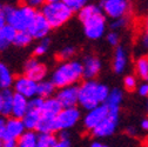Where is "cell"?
I'll list each match as a JSON object with an SVG mask.
<instances>
[{"instance_id":"cell-27","label":"cell","mask_w":148,"mask_h":147,"mask_svg":"<svg viewBox=\"0 0 148 147\" xmlns=\"http://www.w3.org/2000/svg\"><path fill=\"white\" fill-rule=\"evenodd\" d=\"M57 141L58 137H55L54 133H39L36 147H54Z\"/></svg>"},{"instance_id":"cell-44","label":"cell","mask_w":148,"mask_h":147,"mask_svg":"<svg viewBox=\"0 0 148 147\" xmlns=\"http://www.w3.org/2000/svg\"><path fill=\"white\" fill-rule=\"evenodd\" d=\"M127 132L131 134V135H134V134H136V132H135V130H134V127H128L127 128Z\"/></svg>"},{"instance_id":"cell-5","label":"cell","mask_w":148,"mask_h":147,"mask_svg":"<svg viewBox=\"0 0 148 147\" xmlns=\"http://www.w3.org/2000/svg\"><path fill=\"white\" fill-rule=\"evenodd\" d=\"M73 12L74 11L69 8L65 3H62L61 0L46 3L41 8V13L47 19L52 28H59L65 25L72 18Z\"/></svg>"},{"instance_id":"cell-15","label":"cell","mask_w":148,"mask_h":147,"mask_svg":"<svg viewBox=\"0 0 148 147\" xmlns=\"http://www.w3.org/2000/svg\"><path fill=\"white\" fill-rule=\"evenodd\" d=\"M82 66H84V79L89 80V79H95L99 76V73L101 72L102 64L98 57L87 56L84 58Z\"/></svg>"},{"instance_id":"cell-16","label":"cell","mask_w":148,"mask_h":147,"mask_svg":"<svg viewBox=\"0 0 148 147\" xmlns=\"http://www.w3.org/2000/svg\"><path fill=\"white\" fill-rule=\"evenodd\" d=\"M62 105L57 99V97H49L44 99V104L41 107V117L47 119H55L57 115L61 112Z\"/></svg>"},{"instance_id":"cell-39","label":"cell","mask_w":148,"mask_h":147,"mask_svg":"<svg viewBox=\"0 0 148 147\" xmlns=\"http://www.w3.org/2000/svg\"><path fill=\"white\" fill-rule=\"evenodd\" d=\"M3 147H16V140H5Z\"/></svg>"},{"instance_id":"cell-12","label":"cell","mask_w":148,"mask_h":147,"mask_svg":"<svg viewBox=\"0 0 148 147\" xmlns=\"http://www.w3.org/2000/svg\"><path fill=\"white\" fill-rule=\"evenodd\" d=\"M25 131H26V127H25L23 119L8 117V119H6V124H5L4 132L1 134V139L4 141L5 140H18V138Z\"/></svg>"},{"instance_id":"cell-32","label":"cell","mask_w":148,"mask_h":147,"mask_svg":"<svg viewBox=\"0 0 148 147\" xmlns=\"http://www.w3.org/2000/svg\"><path fill=\"white\" fill-rule=\"evenodd\" d=\"M61 1L65 3L73 11H78L79 12L84 6H86L88 4L89 0H61Z\"/></svg>"},{"instance_id":"cell-49","label":"cell","mask_w":148,"mask_h":147,"mask_svg":"<svg viewBox=\"0 0 148 147\" xmlns=\"http://www.w3.org/2000/svg\"><path fill=\"white\" fill-rule=\"evenodd\" d=\"M46 3H53V1H58V0H45Z\"/></svg>"},{"instance_id":"cell-23","label":"cell","mask_w":148,"mask_h":147,"mask_svg":"<svg viewBox=\"0 0 148 147\" xmlns=\"http://www.w3.org/2000/svg\"><path fill=\"white\" fill-rule=\"evenodd\" d=\"M123 100V93L120 88H114L109 91V94L105 101V104L108 106V108L113 109H120L121 102Z\"/></svg>"},{"instance_id":"cell-43","label":"cell","mask_w":148,"mask_h":147,"mask_svg":"<svg viewBox=\"0 0 148 147\" xmlns=\"http://www.w3.org/2000/svg\"><path fill=\"white\" fill-rule=\"evenodd\" d=\"M145 34L148 35V15L146 16V20H145Z\"/></svg>"},{"instance_id":"cell-19","label":"cell","mask_w":148,"mask_h":147,"mask_svg":"<svg viewBox=\"0 0 148 147\" xmlns=\"http://www.w3.org/2000/svg\"><path fill=\"white\" fill-rule=\"evenodd\" d=\"M16 32L18 31L8 24L0 28V51H5L11 45H13Z\"/></svg>"},{"instance_id":"cell-25","label":"cell","mask_w":148,"mask_h":147,"mask_svg":"<svg viewBox=\"0 0 148 147\" xmlns=\"http://www.w3.org/2000/svg\"><path fill=\"white\" fill-rule=\"evenodd\" d=\"M55 89H57V86L53 84L52 80L44 79L38 82V95L44 99L53 97V94L55 93Z\"/></svg>"},{"instance_id":"cell-30","label":"cell","mask_w":148,"mask_h":147,"mask_svg":"<svg viewBox=\"0 0 148 147\" xmlns=\"http://www.w3.org/2000/svg\"><path fill=\"white\" fill-rule=\"evenodd\" d=\"M48 48H49V39H47V38L40 39L39 44L36 45L33 49V54L35 57H42L47 53Z\"/></svg>"},{"instance_id":"cell-22","label":"cell","mask_w":148,"mask_h":147,"mask_svg":"<svg viewBox=\"0 0 148 147\" xmlns=\"http://www.w3.org/2000/svg\"><path fill=\"white\" fill-rule=\"evenodd\" d=\"M39 133L36 131L26 130L16 140V147H36Z\"/></svg>"},{"instance_id":"cell-46","label":"cell","mask_w":148,"mask_h":147,"mask_svg":"<svg viewBox=\"0 0 148 147\" xmlns=\"http://www.w3.org/2000/svg\"><path fill=\"white\" fill-rule=\"evenodd\" d=\"M1 14H4V6L0 4V15H1Z\"/></svg>"},{"instance_id":"cell-48","label":"cell","mask_w":148,"mask_h":147,"mask_svg":"<svg viewBox=\"0 0 148 147\" xmlns=\"http://www.w3.org/2000/svg\"><path fill=\"white\" fill-rule=\"evenodd\" d=\"M146 109H147V113H148V98H147V101H146Z\"/></svg>"},{"instance_id":"cell-50","label":"cell","mask_w":148,"mask_h":147,"mask_svg":"<svg viewBox=\"0 0 148 147\" xmlns=\"http://www.w3.org/2000/svg\"><path fill=\"white\" fill-rule=\"evenodd\" d=\"M0 113H1V97H0Z\"/></svg>"},{"instance_id":"cell-47","label":"cell","mask_w":148,"mask_h":147,"mask_svg":"<svg viewBox=\"0 0 148 147\" xmlns=\"http://www.w3.org/2000/svg\"><path fill=\"white\" fill-rule=\"evenodd\" d=\"M3 142H4V140L1 139V137H0V147H3Z\"/></svg>"},{"instance_id":"cell-14","label":"cell","mask_w":148,"mask_h":147,"mask_svg":"<svg viewBox=\"0 0 148 147\" xmlns=\"http://www.w3.org/2000/svg\"><path fill=\"white\" fill-rule=\"evenodd\" d=\"M24 72H25V76H27L31 79L39 82L46 78L47 67L42 63H40L36 58H31L26 61Z\"/></svg>"},{"instance_id":"cell-34","label":"cell","mask_w":148,"mask_h":147,"mask_svg":"<svg viewBox=\"0 0 148 147\" xmlns=\"http://www.w3.org/2000/svg\"><path fill=\"white\" fill-rule=\"evenodd\" d=\"M123 86L127 91H133L135 89V87L138 86V81L136 78L134 76H127L123 79Z\"/></svg>"},{"instance_id":"cell-37","label":"cell","mask_w":148,"mask_h":147,"mask_svg":"<svg viewBox=\"0 0 148 147\" xmlns=\"http://www.w3.org/2000/svg\"><path fill=\"white\" fill-rule=\"evenodd\" d=\"M23 1L25 5H28V6L36 8V7H42L45 0H23Z\"/></svg>"},{"instance_id":"cell-3","label":"cell","mask_w":148,"mask_h":147,"mask_svg":"<svg viewBox=\"0 0 148 147\" xmlns=\"http://www.w3.org/2000/svg\"><path fill=\"white\" fill-rule=\"evenodd\" d=\"M84 79V66L79 60H67L60 64L52 73L51 80L57 88L77 85Z\"/></svg>"},{"instance_id":"cell-33","label":"cell","mask_w":148,"mask_h":147,"mask_svg":"<svg viewBox=\"0 0 148 147\" xmlns=\"http://www.w3.org/2000/svg\"><path fill=\"white\" fill-rule=\"evenodd\" d=\"M127 25H128V18L126 15V16H120V18H115V19H113L109 26L113 31H115V30H121V28L126 27Z\"/></svg>"},{"instance_id":"cell-20","label":"cell","mask_w":148,"mask_h":147,"mask_svg":"<svg viewBox=\"0 0 148 147\" xmlns=\"http://www.w3.org/2000/svg\"><path fill=\"white\" fill-rule=\"evenodd\" d=\"M40 119H41V109L28 107V111L25 114V117L23 118V121L25 124L26 130L36 131V127H38V125L40 122Z\"/></svg>"},{"instance_id":"cell-8","label":"cell","mask_w":148,"mask_h":147,"mask_svg":"<svg viewBox=\"0 0 148 147\" xmlns=\"http://www.w3.org/2000/svg\"><path fill=\"white\" fill-rule=\"evenodd\" d=\"M100 6L105 14L112 19L126 16L131 10L129 0H101Z\"/></svg>"},{"instance_id":"cell-7","label":"cell","mask_w":148,"mask_h":147,"mask_svg":"<svg viewBox=\"0 0 148 147\" xmlns=\"http://www.w3.org/2000/svg\"><path fill=\"white\" fill-rule=\"evenodd\" d=\"M119 112L120 109H113L109 108V113L108 115L94 128L92 130L90 133L95 138H106L112 135L115 131L119 124Z\"/></svg>"},{"instance_id":"cell-28","label":"cell","mask_w":148,"mask_h":147,"mask_svg":"<svg viewBox=\"0 0 148 147\" xmlns=\"http://www.w3.org/2000/svg\"><path fill=\"white\" fill-rule=\"evenodd\" d=\"M36 132L38 133H55V124H54V119H47V118H42L40 119V122L36 127Z\"/></svg>"},{"instance_id":"cell-29","label":"cell","mask_w":148,"mask_h":147,"mask_svg":"<svg viewBox=\"0 0 148 147\" xmlns=\"http://www.w3.org/2000/svg\"><path fill=\"white\" fill-rule=\"evenodd\" d=\"M135 69H136L138 76L141 79L148 80V57L139 58L135 64Z\"/></svg>"},{"instance_id":"cell-1","label":"cell","mask_w":148,"mask_h":147,"mask_svg":"<svg viewBox=\"0 0 148 147\" xmlns=\"http://www.w3.org/2000/svg\"><path fill=\"white\" fill-rule=\"evenodd\" d=\"M79 20L82 24L84 33L90 40L102 38L106 32V16L100 5L87 4L79 11Z\"/></svg>"},{"instance_id":"cell-2","label":"cell","mask_w":148,"mask_h":147,"mask_svg":"<svg viewBox=\"0 0 148 147\" xmlns=\"http://www.w3.org/2000/svg\"><path fill=\"white\" fill-rule=\"evenodd\" d=\"M109 91L105 84L98 82L95 79L86 80L79 86V105L89 111L106 101Z\"/></svg>"},{"instance_id":"cell-26","label":"cell","mask_w":148,"mask_h":147,"mask_svg":"<svg viewBox=\"0 0 148 147\" xmlns=\"http://www.w3.org/2000/svg\"><path fill=\"white\" fill-rule=\"evenodd\" d=\"M33 38L27 31H18L15 34V38L13 45L16 47H26L32 43Z\"/></svg>"},{"instance_id":"cell-9","label":"cell","mask_w":148,"mask_h":147,"mask_svg":"<svg viewBox=\"0 0 148 147\" xmlns=\"http://www.w3.org/2000/svg\"><path fill=\"white\" fill-rule=\"evenodd\" d=\"M108 113H109V108L105 102L89 109V111H87L86 115L84 117V127L87 131L94 130V128L108 115Z\"/></svg>"},{"instance_id":"cell-13","label":"cell","mask_w":148,"mask_h":147,"mask_svg":"<svg viewBox=\"0 0 148 147\" xmlns=\"http://www.w3.org/2000/svg\"><path fill=\"white\" fill-rule=\"evenodd\" d=\"M51 30H52V26L49 25L47 19L44 16V14L42 13H38L36 16H35V19L33 20V23L31 24L29 28L27 30V32L32 35L33 39L40 40V39L46 38Z\"/></svg>"},{"instance_id":"cell-36","label":"cell","mask_w":148,"mask_h":147,"mask_svg":"<svg viewBox=\"0 0 148 147\" xmlns=\"http://www.w3.org/2000/svg\"><path fill=\"white\" fill-rule=\"evenodd\" d=\"M138 92L141 97L148 98V80H145V82H141L138 87Z\"/></svg>"},{"instance_id":"cell-6","label":"cell","mask_w":148,"mask_h":147,"mask_svg":"<svg viewBox=\"0 0 148 147\" xmlns=\"http://www.w3.org/2000/svg\"><path fill=\"white\" fill-rule=\"evenodd\" d=\"M80 119H81V112L77 106L62 108L61 112L54 119L55 130H57V132L69 130V128L75 126L80 121Z\"/></svg>"},{"instance_id":"cell-41","label":"cell","mask_w":148,"mask_h":147,"mask_svg":"<svg viewBox=\"0 0 148 147\" xmlns=\"http://www.w3.org/2000/svg\"><path fill=\"white\" fill-rule=\"evenodd\" d=\"M140 126L143 131H148V118L146 119H142V121L140 122Z\"/></svg>"},{"instance_id":"cell-42","label":"cell","mask_w":148,"mask_h":147,"mask_svg":"<svg viewBox=\"0 0 148 147\" xmlns=\"http://www.w3.org/2000/svg\"><path fill=\"white\" fill-rule=\"evenodd\" d=\"M142 47L148 49V35H146V34L142 36Z\"/></svg>"},{"instance_id":"cell-4","label":"cell","mask_w":148,"mask_h":147,"mask_svg":"<svg viewBox=\"0 0 148 147\" xmlns=\"http://www.w3.org/2000/svg\"><path fill=\"white\" fill-rule=\"evenodd\" d=\"M38 12L34 7L28 5L23 6H4V15L8 25L13 26L16 31H27L35 19Z\"/></svg>"},{"instance_id":"cell-10","label":"cell","mask_w":148,"mask_h":147,"mask_svg":"<svg viewBox=\"0 0 148 147\" xmlns=\"http://www.w3.org/2000/svg\"><path fill=\"white\" fill-rule=\"evenodd\" d=\"M13 89L15 93H19L28 99L38 95V81L31 79L27 76H21L14 79Z\"/></svg>"},{"instance_id":"cell-17","label":"cell","mask_w":148,"mask_h":147,"mask_svg":"<svg viewBox=\"0 0 148 147\" xmlns=\"http://www.w3.org/2000/svg\"><path fill=\"white\" fill-rule=\"evenodd\" d=\"M28 107H29V99L28 98H26L19 93H14L12 117L23 119L28 111Z\"/></svg>"},{"instance_id":"cell-31","label":"cell","mask_w":148,"mask_h":147,"mask_svg":"<svg viewBox=\"0 0 148 147\" xmlns=\"http://www.w3.org/2000/svg\"><path fill=\"white\" fill-rule=\"evenodd\" d=\"M74 54H75V48H74L73 46H66L58 53V57H59L60 60L67 61V60H71L74 57Z\"/></svg>"},{"instance_id":"cell-38","label":"cell","mask_w":148,"mask_h":147,"mask_svg":"<svg viewBox=\"0 0 148 147\" xmlns=\"http://www.w3.org/2000/svg\"><path fill=\"white\" fill-rule=\"evenodd\" d=\"M54 147H71V141L69 139H58Z\"/></svg>"},{"instance_id":"cell-18","label":"cell","mask_w":148,"mask_h":147,"mask_svg":"<svg viewBox=\"0 0 148 147\" xmlns=\"http://www.w3.org/2000/svg\"><path fill=\"white\" fill-rule=\"evenodd\" d=\"M15 92L11 91V88H1L0 91V97H1V113L5 118L12 117V107H13V99Z\"/></svg>"},{"instance_id":"cell-21","label":"cell","mask_w":148,"mask_h":147,"mask_svg":"<svg viewBox=\"0 0 148 147\" xmlns=\"http://www.w3.org/2000/svg\"><path fill=\"white\" fill-rule=\"evenodd\" d=\"M128 58H127V52L123 47H116L114 51V57H113V71L118 74L122 73L127 67Z\"/></svg>"},{"instance_id":"cell-24","label":"cell","mask_w":148,"mask_h":147,"mask_svg":"<svg viewBox=\"0 0 148 147\" xmlns=\"http://www.w3.org/2000/svg\"><path fill=\"white\" fill-rule=\"evenodd\" d=\"M13 84L14 78L11 69L4 63H0V86H1V88H11Z\"/></svg>"},{"instance_id":"cell-51","label":"cell","mask_w":148,"mask_h":147,"mask_svg":"<svg viewBox=\"0 0 148 147\" xmlns=\"http://www.w3.org/2000/svg\"><path fill=\"white\" fill-rule=\"evenodd\" d=\"M0 91H1V86H0Z\"/></svg>"},{"instance_id":"cell-45","label":"cell","mask_w":148,"mask_h":147,"mask_svg":"<svg viewBox=\"0 0 148 147\" xmlns=\"http://www.w3.org/2000/svg\"><path fill=\"white\" fill-rule=\"evenodd\" d=\"M90 147H103V144H101L99 141H94L93 144L90 145Z\"/></svg>"},{"instance_id":"cell-40","label":"cell","mask_w":148,"mask_h":147,"mask_svg":"<svg viewBox=\"0 0 148 147\" xmlns=\"http://www.w3.org/2000/svg\"><path fill=\"white\" fill-rule=\"evenodd\" d=\"M5 117H0V137H1L3 132H4V128H5V124H6V119H4Z\"/></svg>"},{"instance_id":"cell-35","label":"cell","mask_w":148,"mask_h":147,"mask_svg":"<svg viewBox=\"0 0 148 147\" xmlns=\"http://www.w3.org/2000/svg\"><path fill=\"white\" fill-rule=\"evenodd\" d=\"M106 40H107V43H108L110 46L116 47V46L119 45V41H120V36H119V34H118L115 31H110V32L106 35Z\"/></svg>"},{"instance_id":"cell-11","label":"cell","mask_w":148,"mask_h":147,"mask_svg":"<svg viewBox=\"0 0 148 147\" xmlns=\"http://www.w3.org/2000/svg\"><path fill=\"white\" fill-rule=\"evenodd\" d=\"M55 97L60 101L64 108L75 107L77 105H79V87L77 85H71L58 88Z\"/></svg>"}]
</instances>
